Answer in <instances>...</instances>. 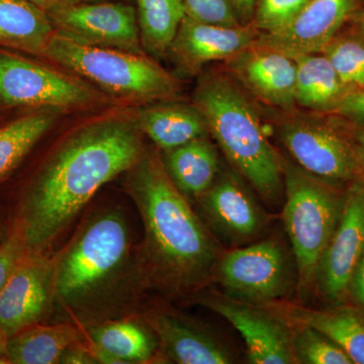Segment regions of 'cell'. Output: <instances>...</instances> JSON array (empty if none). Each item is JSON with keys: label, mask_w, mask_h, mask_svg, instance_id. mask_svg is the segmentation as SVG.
I'll return each mask as SVG.
<instances>
[{"label": "cell", "mask_w": 364, "mask_h": 364, "mask_svg": "<svg viewBox=\"0 0 364 364\" xmlns=\"http://www.w3.org/2000/svg\"><path fill=\"white\" fill-rule=\"evenodd\" d=\"M135 117L114 114L70 134L28 179L11 229L26 253H48L107 182L129 171L145 152Z\"/></svg>", "instance_id": "cell-1"}, {"label": "cell", "mask_w": 364, "mask_h": 364, "mask_svg": "<svg viewBox=\"0 0 364 364\" xmlns=\"http://www.w3.org/2000/svg\"><path fill=\"white\" fill-rule=\"evenodd\" d=\"M127 173L145 234L138 255L144 286L176 296L200 291L214 279L219 241L170 179L161 154L145 150Z\"/></svg>", "instance_id": "cell-2"}, {"label": "cell", "mask_w": 364, "mask_h": 364, "mask_svg": "<svg viewBox=\"0 0 364 364\" xmlns=\"http://www.w3.org/2000/svg\"><path fill=\"white\" fill-rule=\"evenodd\" d=\"M141 286L130 228L114 208L91 215L54 257L55 304L86 327L119 315Z\"/></svg>", "instance_id": "cell-3"}, {"label": "cell", "mask_w": 364, "mask_h": 364, "mask_svg": "<svg viewBox=\"0 0 364 364\" xmlns=\"http://www.w3.org/2000/svg\"><path fill=\"white\" fill-rule=\"evenodd\" d=\"M193 102L235 171L264 202L279 203L284 191V159L263 130L257 102L223 69L200 77Z\"/></svg>", "instance_id": "cell-4"}, {"label": "cell", "mask_w": 364, "mask_h": 364, "mask_svg": "<svg viewBox=\"0 0 364 364\" xmlns=\"http://www.w3.org/2000/svg\"><path fill=\"white\" fill-rule=\"evenodd\" d=\"M41 58L64 67L112 97L141 105L177 100L181 83L147 54L80 44L55 31Z\"/></svg>", "instance_id": "cell-5"}, {"label": "cell", "mask_w": 364, "mask_h": 364, "mask_svg": "<svg viewBox=\"0 0 364 364\" xmlns=\"http://www.w3.org/2000/svg\"><path fill=\"white\" fill-rule=\"evenodd\" d=\"M284 183L282 219L293 248L298 287L309 293L338 224L344 193L287 160H284Z\"/></svg>", "instance_id": "cell-6"}, {"label": "cell", "mask_w": 364, "mask_h": 364, "mask_svg": "<svg viewBox=\"0 0 364 364\" xmlns=\"http://www.w3.org/2000/svg\"><path fill=\"white\" fill-rule=\"evenodd\" d=\"M273 128L296 164L311 176L337 186L360 178L363 165L355 124L337 114L298 107L272 111Z\"/></svg>", "instance_id": "cell-7"}, {"label": "cell", "mask_w": 364, "mask_h": 364, "mask_svg": "<svg viewBox=\"0 0 364 364\" xmlns=\"http://www.w3.org/2000/svg\"><path fill=\"white\" fill-rule=\"evenodd\" d=\"M23 53L0 49V116L25 109H74L105 102L82 79L67 75Z\"/></svg>", "instance_id": "cell-8"}, {"label": "cell", "mask_w": 364, "mask_h": 364, "mask_svg": "<svg viewBox=\"0 0 364 364\" xmlns=\"http://www.w3.org/2000/svg\"><path fill=\"white\" fill-rule=\"evenodd\" d=\"M214 279L228 298L257 306L284 299L294 284L289 254L275 238L223 252Z\"/></svg>", "instance_id": "cell-9"}, {"label": "cell", "mask_w": 364, "mask_h": 364, "mask_svg": "<svg viewBox=\"0 0 364 364\" xmlns=\"http://www.w3.org/2000/svg\"><path fill=\"white\" fill-rule=\"evenodd\" d=\"M55 31L92 47L144 55L136 9L123 1H81L48 11Z\"/></svg>", "instance_id": "cell-10"}, {"label": "cell", "mask_w": 364, "mask_h": 364, "mask_svg": "<svg viewBox=\"0 0 364 364\" xmlns=\"http://www.w3.org/2000/svg\"><path fill=\"white\" fill-rule=\"evenodd\" d=\"M196 202L205 226L218 241L229 245L254 240L267 227V213L235 170L219 171L214 183Z\"/></svg>", "instance_id": "cell-11"}, {"label": "cell", "mask_w": 364, "mask_h": 364, "mask_svg": "<svg viewBox=\"0 0 364 364\" xmlns=\"http://www.w3.org/2000/svg\"><path fill=\"white\" fill-rule=\"evenodd\" d=\"M54 304V257L26 253L0 291V330L9 338L41 324Z\"/></svg>", "instance_id": "cell-12"}, {"label": "cell", "mask_w": 364, "mask_h": 364, "mask_svg": "<svg viewBox=\"0 0 364 364\" xmlns=\"http://www.w3.org/2000/svg\"><path fill=\"white\" fill-rule=\"evenodd\" d=\"M364 253V178L351 181L344 193L336 229L328 243L315 284L325 299L338 301L348 293L354 270Z\"/></svg>", "instance_id": "cell-13"}, {"label": "cell", "mask_w": 364, "mask_h": 364, "mask_svg": "<svg viewBox=\"0 0 364 364\" xmlns=\"http://www.w3.org/2000/svg\"><path fill=\"white\" fill-rule=\"evenodd\" d=\"M223 70L257 104L272 111L296 109V62L277 50L254 42L223 62Z\"/></svg>", "instance_id": "cell-14"}, {"label": "cell", "mask_w": 364, "mask_h": 364, "mask_svg": "<svg viewBox=\"0 0 364 364\" xmlns=\"http://www.w3.org/2000/svg\"><path fill=\"white\" fill-rule=\"evenodd\" d=\"M227 320L244 339L253 364H294L291 325L267 306L251 305L225 296L200 299Z\"/></svg>", "instance_id": "cell-15"}, {"label": "cell", "mask_w": 364, "mask_h": 364, "mask_svg": "<svg viewBox=\"0 0 364 364\" xmlns=\"http://www.w3.org/2000/svg\"><path fill=\"white\" fill-rule=\"evenodd\" d=\"M364 6V0H309L284 28L255 43L294 58L321 53Z\"/></svg>", "instance_id": "cell-16"}, {"label": "cell", "mask_w": 364, "mask_h": 364, "mask_svg": "<svg viewBox=\"0 0 364 364\" xmlns=\"http://www.w3.org/2000/svg\"><path fill=\"white\" fill-rule=\"evenodd\" d=\"M259 35L251 25H214L186 16L166 57L176 67L177 73L193 77L207 64L226 61L252 45Z\"/></svg>", "instance_id": "cell-17"}, {"label": "cell", "mask_w": 364, "mask_h": 364, "mask_svg": "<svg viewBox=\"0 0 364 364\" xmlns=\"http://www.w3.org/2000/svg\"><path fill=\"white\" fill-rule=\"evenodd\" d=\"M165 355L179 364L234 363L232 352L208 330L177 314L155 311L146 317Z\"/></svg>", "instance_id": "cell-18"}, {"label": "cell", "mask_w": 364, "mask_h": 364, "mask_svg": "<svg viewBox=\"0 0 364 364\" xmlns=\"http://www.w3.org/2000/svg\"><path fill=\"white\" fill-rule=\"evenodd\" d=\"M87 343L97 363H147L156 356L157 337L134 320H107L87 326Z\"/></svg>", "instance_id": "cell-19"}, {"label": "cell", "mask_w": 364, "mask_h": 364, "mask_svg": "<svg viewBox=\"0 0 364 364\" xmlns=\"http://www.w3.org/2000/svg\"><path fill=\"white\" fill-rule=\"evenodd\" d=\"M134 117L144 135L161 151L210 135L205 117L193 102L173 100L144 105Z\"/></svg>", "instance_id": "cell-20"}, {"label": "cell", "mask_w": 364, "mask_h": 364, "mask_svg": "<svg viewBox=\"0 0 364 364\" xmlns=\"http://www.w3.org/2000/svg\"><path fill=\"white\" fill-rule=\"evenodd\" d=\"M289 324L304 325L322 333L338 345L352 363L364 364V314L340 308L317 311L296 306L267 305Z\"/></svg>", "instance_id": "cell-21"}, {"label": "cell", "mask_w": 364, "mask_h": 364, "mask_svg": "<svg viewBox=\"0 0 364 364\" xmlns=\"http://www.w3.org/2000/svg\"><path fill=\"white\" fill-rule=\"evenodd\" d=\"M161 158L170 179L188 200H198L219 174V153L208 136L162 151Z\"/></svg>", "instance_id": "cell-22"}, {"label": "cell", "mask_w": 364, "mask_h": 364, "mask_svg": "<svg viewBox=\"0 0 364 364\" xmlns=\"http://www.w3.org/2000/svg\"><path fill=\"white\" fill-rule=\"evenodd\" d=\"M55 33L49 14L28 0H0V49L41 58Z\"/></svg>", "instance_id": "cell-23"}, {"label": "cell", "mask_w": 364, "mask_h": 364, "mask_svg": "<svg viewBox=\"0 0 364 364\" xmlns=\"http://www.w3.org/2000/svg\"><path fill=\"white\" fill-rule=\"evenodd\" d=\"M55 109L11 112L0 122V184L16 173L55 123Z\"/></svg>", "instance_id": "cell-24"}, {"label": "cell", "mask_w": 364, "mask_h": 364, "mask_svg": "<svg viewBox=\"0 0 364 364\" xmlns=\"http://www.w3.org/2000/svg\"><path fill=\"white\" fill-rule=\"evenodd\" d=\"M296 62L294 102L303 111L335 114L348 91L323 53L301 55Z\"/></svg>", "instance_id": "cell-25"}, {"label": "cell", "mask_w": 364, "mask_h": 364, "mask_svg": "<svg viewBox=\"0 0 364 364\" xmlns=\"http://www.w3.org/2000/svg\"><path fill=\"white\" fill-rule=\"evenodd\" d=\"M81 338L69 323L33 325L7 339L6 361L11 364L59 363L64 352Z\"/></svg>", "instance_id": "cell-26"}, {"label": "cell", "mask_w": 364, "mask_h": 364, "mask_svg": "<svg viewBox=\"0 0 364 364\" xmlns=\"http://www.w3.org/2000/svg\"><path fill=\"white\" fill-rule=\"evenodd\" d=\"M144 51L165 58L186 14L182 0H136Z\"/></svg>", "instance_id": "cell-27"}, {"label": "cell", "mask_w": 364, "mask_h": 364, "mask_svg": "<svg viewBox=\"0 0 364 364\" xmlns=\"http://www.w3.org/2000/svg\"><path fill=\"white\" fill-rule=\"evenodd\" d=\"M321 53L329 60L348 95L364 87V43L349 23Z\"/></svg>", "instance_id": "cell-28"}, {"label": "cell", "mask_w": 364, "mask_h": 364, "mask_svg": "<svg viewBox=\"0 0 364 364\" xmlns=\"http://www.w3.org/2000/svg\"><path fill=\"white\" fill-rule=\"evenodd\" d=\"M291 330L294 358L303 364H353L341 348L322 333L304 325Z\"/></svg>", "instance_id": "cell-29"}, {"label": "cell", "mask_w": 364, "mask_h": 364, "mask_svg": "<svg viewBox=\"0 0 364 364\" xmlns=\"http://www.w3.org/2000/svg\"><path fill=\"white\" fill-rule=\"evenodd\" d=\"M309 0H256L250 25L263 33L284 28Z\"/></svg>", "instance_id": "cell-30"}, {"label": "cell", "mask_w": 364, "mask_h": 364, "mask_svg": "<svg viewBox=\"0 0 364 364\" xmlns=\"http://www.w3.org/2000/svg\"><path fill=\"white\" fill-rule=\"evenodd\" d=\"M182 2L186 16L193 20L214 25H241L230 0H182Z\"/></svg>", "instance_id": "cell-31"}, {"label": "cell", "mask_w": 364, "mask_h": 364, "mask_svg": "<svg viewBox=\"0 0 364 364\" xmlns=\"http://www.w3.org/2000/svg\"><path fill=\"white\" fill-rule=\"evenodd\" d=\"M26 254L20 235L11 229L6 238L0 243V291Z\"/></svg>", "instance_id": "cell-32"}, {"label": "cell", "mask_w": 364, "mask_h": 364, "mask_svg": "<svg viewBox=\"0 0 364 364\" xmlns=\"http://www.w3.org/2000/svg\"><path fill=\"white\" fill-rule=\"evenodd\" d=\"M335 114L343 117L355 126L363 124L364 87L347 95Z\"/></svg>", "instance_id": "cell-33"}, {"label": "cell", "mask_w": 364, "mask_h": 364, "mask_svg": "<svg viewBox=\"0 0 364 364\" xmlns=\"http://www.w3.org/2000/svg\"><path fill=\"white\" fill-rule=\"evenodd\" d=\"M59 363L65 364H95L97 363L87 343L80 340L66 349Z\"/></svg>", "instance_id": "cell-34"}, {"label": "cell", "mask_w": 364, "mask_h": 364, "mask_svg": "<svg viewBox=\"0 0 364 364\" xmlns=\"http://www.w3.org/2000/svg\"><path fill=\"white\" fill-rule=\"evenodd\" d=\"M348 293H350L354 301L364 309V253L352 275Z\"/></svg>", "instance_id": "cell-35"}, {"label": "cell", "mask_w": 364, "mask_h": 364, "mask_svg": "<svg viewBox=\"0 0 364 364\" xmlns=\"http://www.w3.org/2000/svg\"><path fill=\"white\" fill-rule=\"evenodd\" d=\"M255 1L256 0H230L241 25H250Z\"/></svg>", "instance_id": "cell-36"}, {"label": "cell", "mask_w": 364, "mask_h": 364, "mask_svg": "<svg viewBox=\"0 0 364 364\" xmlns=\"http://www.w3.org/2000/svg\"><path fill=\"white\" fill-rule=\"evenodd\" d=\"M36 6H40L44 11H51L60 7L70 6V4H78L83 0H28Z\"/></svg>", "instance_id": "cell-37"}, {"label": "cell", "mask_w": 364, "mask_h": 364, "mask_svg": "<svg viewBox=\"0 0 364 364\" xmlns=\"http://www.w3.org/2000/svg\"><path fill=\"white\" fill-rule=\"evenodd\" d=\"M349 25H350L352 30L358 33V37L364 43V6L354 16L353 20L349 23Z\"/></svg>", "instance_id": "cell-38"}, {"label": "cell", "mask_w": 364, "mask_h": 364, "mask_svg": "<svg viewBox=\"0 0 364 364\" xmlns=\"http://www.w3.org/2000/svg\"><path fill=\"white\" fill-rule=\"evenodd\" d=\"M355 136L358 140L359 156L364 167V124L355 126Z\"/></svg>", "instance_id": "cell-39"}, {"label": "cell", "mask_w": 364, "mask_h": 364, "mask_svg": "<svg viewBox=\"0 0 364 364\" xmlns=\"http://www.w3.org/2000/svg\"><path fill=\"white\" fill-rule=\"evenodd\" d=\"M7 337L4 332L0 330V363H7L6 361V343Z\"/></svg>", "instance_id": "cell-40"}, {"label": "cell", "mask_w": 364, "mask_h": 364, "mask_svg": "<svg viewBox=\"0 0 364 364\" xmlns=\"http://www.w3.org/2000/svg\"><path fill=\"white\" fill-rule=\"evenodd\" d=\"M9 233H6V228H4V222H2L1 217H0V243H1L2 241L4 240V239L6 238L7 235Z\"/></svg>", "instance_id": "cell-41"}, {"label": "cell", "mask_w": 364, "mask_h": 364, "mask_svg": "<svg viewBox=\"0 0 364 364\" xmlns=\"http://www.w3.org/2000/svg\"><path fill=\"white\" fill-rule=\"evenodd\" d=\"M83 1H105V0H83Z\"/></svg>", "instance_id": "cell-42"}]
</instances>
